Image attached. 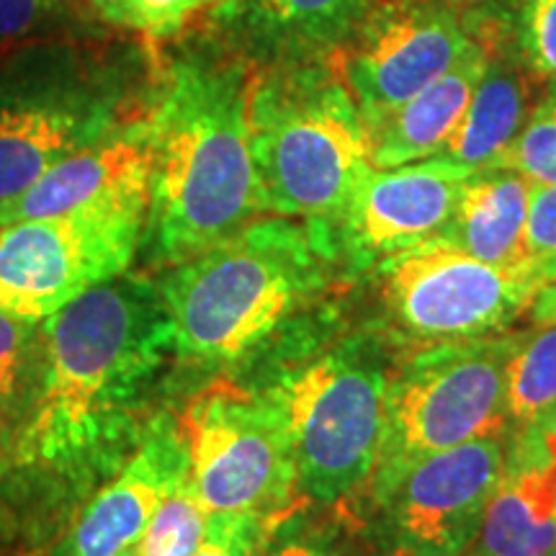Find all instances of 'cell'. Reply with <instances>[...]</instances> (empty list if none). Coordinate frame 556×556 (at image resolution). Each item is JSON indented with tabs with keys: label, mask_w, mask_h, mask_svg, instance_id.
<instances>
[{
	"label": "cell",
	"mask_w": 556,
	"mask_h": 556,
	"mask_svg": "<svg viewBox=\"0 0 556 556\" xmlns=\"http://www.w3.org/2000/svg\"><path fill=\"white\" fill-rule=\"evenodd\" d=\"M41 381L18 438L29 467L86 482L114 475L142 435V415L176 328L160 287L116 276L45 319Z\"/></svg>",
	"instance_id": "obj_1"
},
{
	"label": "cell",
	"mask_w": 556,
	"mask_h": 556,
	"mask_svg": "<svg viewBox=\"0 0 556 556\" xmlns=\"http://www.w3.org/2000/svg\"><path fill=\"white\" fill-rule=\"evenodd\" d=\"M253 75L242 62L186 60L150 114V253L170 268L263 217L250 152Z\"/></svg>",
	"instance_id": "obj_2"
},
{
	"label": "cell",
	"mask_w": 556,
	"mask_h": 556,
	"mask_svg": "<svg viewBox=\"0 0 556 556\" xmlns=\"http://www.w3.org/2000/svg\"><path fill=\"white\" fill-rule=\"evenodd\" d=\"M338 268L343 263L325 222L253 219L170 266L160 283L176 358L208 371L245 364L330 289Z\"/></svg>",
	"instance_id": "obj_3"
},
{
	"label": "cell",
	"mask_w": 556,
	"mask_h": 556,
	"mask_svg": "<svg viewBox=\"0 0 556 556\" xmlns=\"http://www.w3.org/2000/svg\"><path fill=\"white\" fill-rule=\"evenodd\" d=\"M400 351L384 330L353 332L276 361L253 384L281 417L304 503L336 507L366 497Z\"/></svg>",
	"instance_id": "obj_4"
},
{
	"label": "cell",
	"mask_w": 556,
	"mask_h": 556,
	"mask_svg": "<svg viewBox=\"0 0 556 556\" xmlns=\"http://www.w3.org/2000/svg\"><path fill=\"white\" fill-rule=\"evenodd\" d=\"M250 152L266 212L338 219L371 165V137L332 58L291 60L253 75Z\"/></svg>",
	"instance_id": "obj_5"
},
{
	"label": "cell",
	"mask_w": 556,
	"mask_h": 556,
	"mask_svg": "<svg viewBox=\"0 0 556 556\" xmlns=\"http://www.w3.org/2000/svg\"><path fill=\"white\" fill-rule=\"evenodd\" d=\"M518 332L400 351L387 381L384 430L368 482L371 505L422 458L510 433L507 361Z\"/></svg>",
	"instance_id": "obj_6"
},
{
	"label": "cell",
	"mask_w": 556,
	"mask_h": 556,
	"mask_svg": "<svg viewBox=\"0 0 556 556\" xmlns=\"http://www.w3.org/2000/svg\"><path fill=\"white\" fill-rule=\"evenodd\" d=\"M384 330L402 351L503 336L526 315L544 278L531 263L495 266L422 242L381 263Z\"/></svg>",
	"instance_id": "obj_7"
},
{
	"label": "cell",
	"mask_w": 556,
	"mask_h": 556,
	"mask_svg": "<svg viewBox=\"0 0 556 556\" xmlns=\"http://www.w3.org/2000/svg\"><path fill=\"white\" fill-rule=\"evenodd\" d=\"M191 479L208 513H255L281 520L304 503L287 430L255 387L206 384L180 417Z\"/></svg>",
	"instance_id": "obj_8"
},
{
	"label": "cell",
	"mask_w": 556,
	"mask_h": 556,
	"mask_svg": "<svg viewBox=\"0 0 556 556\" xmlns=\"http://www.w3.org/2000/svg\"><path fill=\"white\" fill-rule=\"evenodd\" d=\"M144 225L142 208H86L0 227V309L45 323L86 291L127 274Z\"/></svg>",
	"instance_id": "obj_9"
},
{
	"label": "cell",
	"mask_w": 556,
	"mask_h": 556,
	"mask_svg": "<svg viewBox=\"0 0 556 556\" xmlns=\"http://www.w3.org/2000/svg\"><path fill=\"white\" fill-rule=\"evenodd\" d=\"M477 34L443 0H384L332 54L368 135L402 103L446 75Z\"/></svg>",
	"instance_id": "obj_10"
},
{
	"label": "cell",
	"mask_w": 556,
	"mask_h": 556,
	"mask_svg": "<svg viewBox=\"0 0 556 556\" xmlns=\"http://www.w3.org/2000/svg\"><path fill=\"white\" fill-rule=\"evenodd\" d=\"M116 124L106 83L75 62H41L0 86V206Z\"/></svg>",
	"instance_id": "obj_11"
},
{
	"label": "cell",
	"mask_w": 556,
	"mask_h": 556,
	"mask_svg": "<svg viewBox=\"0 0 556 556\" xmlns=\"http://www.w3.org/2000/svg\"><path fill=\"white\" fill-rule=\"evenodd\" d=\"M505 438L422 458L374 503L387 556H467L505 464Z\"/></svg>",
	"instance_id": "obj_12"
},
{
	"label": "cell",
	"mask_w": 556,
	"mask_h": 556,
	"mask_svg": "<svg viewBox=\"0 0 556 556\" xmlns=\"http://www.w3.org/2000/svg\"><path fill=\"white\" fill-rule=\"evenodd\" d=\"M471 173L441 155L397 168H368L343 212L328 225L343 268L353 274L377 270L435 240L454 217Z\"/></svg>",
	"instance_id": "obj_13"
},
{
	"label": "cell",
	"mask_w": 556,
	"mask_h": 556,
	"mask_svg": "<svg viewBox=\"0 0 556 556\" xmlns=\"http://www.w3.org/2000/svg\"><path fill=\"white\" fill-rule=\"evenodd\" d=\"M191 471L180 420L155 415L116 477L83 507L54 556H122L137 546L163 497Z\"/></svg>",
	"instance_id": "obj_14"
},
{
	"label": "cell",
	"mask_w": 556,
	"mask_h": 556,
	"mask_svg": "<svg viewBox=\"0 0 556 556\" xmlns=\"http://www.w3.org/2000/svg\"><path fill=\"white\" fill-rule=\"evenodd\" d=\"M152 127H116L47 170L31 189L0 206V227L86 208H150Z\"/></svg>",
	"instance_id": "obj_15"
},
{
	"label": "cell",
	"mask_w": 556,
	"mask_h": 556,
	"mask_svg": "<svg viewBox=\"0 0 556 556\" xmlns=\"http://www.w3.org/2000/svg\"><path fill=\"white\" fill-rule=\"evenodd\" d=\"M556 546V420L510 430L505 464L467 556H548Z\"/></svg>",
	"instance_id": "obj_16"
},
{
	"label": "cell",
	"mask_w": 556,
	"mask_h": 556,
	"mask_svg": "<svg viewBox=\"0 0 556 556\" xmlns=\"http://www.w3.org/2000/svg\"><path fill=\"white\" fill-rule=\"evenodd\" d=\"M490 47L477 37L471 50L428 88L389 114L371 131L374 168H397L441 155L446 142L462 124L475 88L482 78Z\"/></svg>",
	"instance_id": "obj_17"
},
{
	"label": "cell",
	"mask_w": 556,
	"mask_h": 556,
	"mask_svg": "<svg viewBox=\"0 0 556 556\" xmlns=\"http://www.w3.org/2000/svg\"><path fill=\"white\" fill-rule=\"evenodd\" d=\"M490 54L467 114L448 139L441 157L469 170L495 168L531 111V73L520 62L516 47L486 41Z\"/></svg>",
	"instance_id": "obj_18"
},
{
	"label": "cell",
	"mask_w": 556,
	"mask_h": 556,
	"mask_svg": "<svg viewBox=\"0 0 556 556\" xmlns=\"http://www.w3.org/2000/svg\"><path fill=\"white\" fill-rule=\"evenodd\" d=\"M528 199L531 184L516 170H475L435 242L495 266L526 263Z\"/></svg>",
	"instance_id": "obj_19"
},
{
	"label": "cell",
	"mask_w": 556,
	"mask_h": 556,
	"mask_svg": "<svg viewBox=\"0 0 556 556\" xmlns=\"http://www.w3.org/2000/svg\"><path fill=\"white\" fill-rule=\"evenodd\" d=\"M368 11L371 0H250L248 21L291 60H328Z\"/></svg>",
	"instance_id": "obj_20"
},
{
	"label": "cell",
	"mask_w": 556,
	"mask_h": 556,
	"mask_svg": "<svg viewBox=\"0 0 556 556\" xmlns=\"http://www.w3.org/2000/svg\"><path fill=\"white\" fill-rule=\"evenodd\" d=\"M505 409L510 430L556 420V325L518 332L507 361Z\"/></svg>",
	"instance_id": "obj_21"
},
{
	"label": "cell",
	"mask_w": 556,
	"mask_h": 556,
	"mask_svg": "<svg viewBox=\"0 0 556 556\" xmlns=\"http://www.w3.org/2000/svg\"><path fill=\"white\" fill-rule=\"evenodd\" d=\"M206 523L208 510L189 471L152 513L135 548L139 556H193L206 536Z\"/></svg>",
	"instance_id": "obj_22"
},
{
	"label": "cell",
	"mask_w": 556,
	"mask_h": 556,
	"mask_svg": "<svg viewBox=\"0 0 556 556\" xmlns=\"http://www.w3.org/2000/svg\"><path fill=\"white\" fill-rule=\"evenodd\" d=\"M495 168L516 170L531 186L556 184V88L548 86L539 101H533L528 119L518 137L500 157Z\"/></svg>",
	"instance_id": "obj_23"
},
{
	"label": "cell",
	"mask_w": 556,
	"mask_h": 556,
	"mask_svg": "<svg viewBox=\"0 0 556 556\" xmlns=\"http://www.w3.org/2000/svg\"><path fill=\"white\" fill-rule=\"evenodd\" d=\"M516 52L531 78L556 88V0H518Z\"/></svg>",
	"instance_id": "obj_24"
},
{
	"label": "cell",
	"mask_w": 556,
	"mask_h": 556,
	"mask_svg": "<svg viewBox=\"0 0 556 556\" xmlns=\"http://www.w3.org/2000/svg\"><path fill=\"white\" fill-rule=\"evenodd\" d=\"M258 556H356L336 523L315 520L304 505L270 528Z\"/></svg>",
	"instance_id": "obj_25"
},
{
	"label": "cell",
	"mask_w": 556,
	"mask_h": 556,
	"mask_svg": "<svg viewBox=\"0 0 556 556\" xmlns=\"http://www.w3.org/2000/svg\"><path fill=\"white\" fill-rule=\"evenodd\" d=\"M109 24L150 37H168L206 0H90Z\"/></svg>",
	"instance_id": "obj_26"
},
{
	"label": "cell",
	"mask_w": 556,
	"mask_h": 556,
	"mask_svg": "<svg viewBox=\"0 0 556 556\" xmlns=\"http://www.w3.org/2000/svg\"><path fill=\"white\" fill-rule=\"evenodd\" d=\"M276 523L255 513H208L206 536L193 556H258Z\"/></svg>",
	"instance_id": "obj_27"
},
{
	"label": "cell",
	"mask_w": 556,
	"mask_h": 556,
	"mask_svg": "<svg viewBox=\"0 0 556 556\" xmlns=\"http://www.w3.org/2000/svg\"><path fill=\"white\" fill-rule=\"evenodd\" d=\"M526 261L544 283L556 278V184L531 186L526 219Z\"/></svg>",
	"instance_id": "obj_28"
},
{
	"label": "cell",
	"mask_w": 556,
	"mask_h": 556,
	"mask_svg": "<svg viewBox=\"0 0 556 556\" xmlns=\"http://www.w3.org/2000/svg\"><path fill=\"white\" fill-rule=\"evenodd\" d=\"M67 0H0V47H13L45 31Z\"/></svg>",
	"instance_id": "obj_29"
},
{
	"label": "cell",
	"mask_w": 556,
	"mask_h": 556,
	"mask_svg": "<svg viewBox=\"0 0 556 556\" xmlns=\"http://www.w3.org/2000/svg\"><path fill=\"white\" fill-rule=\"evenodd\" d=\"M31 340V323L0 309V407L16 394Z\"/></svg>",
	"instance_id": "obj_30"
},
{
	"label": "cell",
	"mask_w": 556,
	"mask_h": 556,
	"mask_svg": "<svg viewBox=\"0 0 556 556\" xmlns=\"http://www.w3.org/2000/svg\"><path fill=\"white\" fill-rule=\"evenodd\" d=\"M526 315H531L533 325H556V278L536 291Z\"/></svg>",
	"instance_id": "obj_31"
},
{
	"label": "cell",
	"mask_w": 556,
	"mask_h": 556,
	"mask_svg": "<svg viewBox=\"0 0 556 556\" xmlns=\"http://www.w3.org/2000/svg\"><path fill=\"white\" fill-rule=\"evenodd\" d=\"M443 3H448V5H464V3H477V0H443Z\"/></svg>",
	"instance_id": "obj_32"
},
{
	"label": "cell",
	"mask_w": 556,
	"mask_h": 556,
	"mask_svg": "<svg viewBox=\"0 0 556 556\" xmlns=\"http://www.w3.org/2000/svg\"><path fill=\"white\" fill-rule=\"evenodd\" d=\"M122 556H139V554H137V548H131V552H127V554H122Z\"/></svg>",
	"instance_id": "obj_33"
},
{
	"label": "cell",
	"mask_w": 556,
	"mask_h": 556,
	"mask_svg": "<svg viewBox=\"0 0 556 556\" xmlns=\"http://www.w3.org/2000/svg\"><path fill=\"white\" fill-rule=\"evenodd\" d=\"M206 3H229V0H206Z\"/></svg>",
	"instance_id": "obj_34"
},
{
	"label": "cell",
	"mask_w": 556,
	"mask_h": 556,
	"mask_svg": "<svg viewBox=\"0 0 556 556\" xmlns=\"http://www.w3.org/2000/svg\"><path fill=\"white\" fill-rule=\"evenodd\" d=\"M548 556H556V546L552 548V552H548Z\"/></svg>",
	"instance_id": "obj_35"
}]
</instances>
